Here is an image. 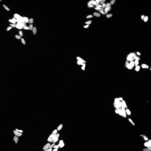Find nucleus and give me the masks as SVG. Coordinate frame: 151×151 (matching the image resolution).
Returning a JSON list of instances; mask_svg holds the SVG:
<instances>
[{
    "mask_svg": "<svg viewBox=\"0 0 151 151\" xmlns=\"http://www.w3.org/2000/svg\"><path fill=\"white\" fill-rule=\"evenodd\" d=\"M47 81L55 87H61L69 83L65 69L53 68L48 74Z\"/></svg>",
    "mask_w": 151,
    "mask_h": 151,
    "instance_id": "1",
    "label": "nucleus"
},
{
    "mask_svg": "<svg viewBox=\"0 0 151 151\" xmlns=\"http://www.w3.org/2000/svg\"><path fill=\"white\" fill-rule=\"evenodd\" d=\"M72 63L70 53L60 49L56 54L50 58V65L53 68L65 69L68 65Z\"/></svg>",
    "mask_w": 151,
    "mask_h": 151,
    "instance_id": "2",
    "label": "nucleus"
},
{
    "mask_svg": "<svg viewBox=\"0 0 151 151\" xmlns=\"http://www.w3.org/2000/svg\"><path fill=\"white\" fill-rule=\"evenodd\" d=\"M98 95L100 101L103 103H106L108 101L110 94V88L107 81H102L99 84Z\"/></svg>",
    "mask_w": 151,
    "mask_h": 151,
    "instance_id": "3",
    "label": "nucleus"
},
{
    "mask_svg": "<svg viewBox=\"0 0 151 151\" xmlns=\"http://www.w3.org/2000/svg\"><path fill=\"white\" fill-rule=\"evenodd\" d=\"M27 64L30 66L35 68L41 72H46L47 64L40 58L32 57L27 60Z\"/></svg>",
    "mask_w": 151,
    "mask_h": 151,
    "instance_id": "4",
    "label": "nucleus"
},
{
    "mask_svg": "<svg viewBox=\"0 0 151 151\" xmlns=\"http://www.w3.org/2000/svg\"><path fill=\"white\" fill-rule=\"evenodd\" d=\"M72 63L76 68H82L86 65V59L84 55L78 51L70 53Z\"/></svg>",
    "mask_w": 151,
    "mask_h": 151,
    "instance_id": "5",
    "label": "nucleus"
},
{
    "mask_svg": "<svg viewBox=\"0 0 151 151\" xmlns=\"http://www.w3.org/2000/svg\"><path fill=\"white\" fill-rule=\"evenodd\" d=\"M42 49L43 52L50 57L53 56L59 51L60 48L57 44L50 41H45L42 44Z\"/></svg>",
    "mask_w": 151,
    "mask_h": 151,
    "instance_id": "6",
    "label": "nucleus"
},
{
    "mask_svg": "<svg viewBox=\"0 0 151 151\" xmlns=\"http://www.w3.org/2000/svg\"><path fill=\"white\" fill-rule=\"evenodd\" d=\"M85 81L86 88L91 91H95L99 87V77L97 73H90Z\"/></svg>",
    "mask_w": 151,
    "mask_h": 151,
    "instance_id": "7",
    "label": "nucleus"
},
{
    "mask_svg": "<svg viewBox=\"0 0 151 151\" xmlns=\"http://www.w3.org/2000/svg\"><path fill=\"white\" fill-rule=\"evenodd\" d=\"M100 59L98 55H94L86 60V67L88 70H95L98 69L100 66Z\"/></svg>",
    "mask_w": 151,
    "mask_h": 151,
    "instance_id": "8",
    "label": "nucleus"
},
{
    "mask_svg": "<svg viewBox=\"0 0 151 151\" xmlns=\"http://www.w3.org/2000/svg\"><path fill=\"white\" fill-rule=\"evenodd\" d=\"M9 18L14 24L20 30L22 31L23 32H27L29 30V28L20 19H19L18 17L14 14H11L9 15Z\"/></svg>",
    "mask_w": 151,
    "mask_h": 151,
    "instance_id": "9",
    "label": "nucleus"
},
{
    "mask_svg": "<svg viewBox=\"0 0 151 151\" xmlns=\"http://www.w3.org/2000/svg\"><path fill=\"white\" fill-rule=\"evenodd\" d=\"M45 111L50 116L54 118L60 117L63 113L62 108L52 105H47L46 106Z\"/></svg>",
    "mask_w": 151,
    "mask_h": 151,
    "instance_id": "10",
    "label": "nucleus"
},
{
    "mask_svg": "<svg viewBox=\"0 0 151 151\" xmlns=\"http://www.w3.org/2000/svg\"><path fill=\"white\" fill-rule=\"evenodd\" d=\"M65 70L69 82L78 78L76 68L72 63L65 67Z\"/></svg>",
    "mask_w": 151,
    "mask_h": 151,
    "instance_id": "11",
    "label": "nucleus"
},
{
    "mask_svg": "<svg viewBox=\"0 0 151 151\" xmlns=\"http://www.w3.org/2000/svg\"><path fill=\"white\" fill-rule=\"evenodd\" d=\"M29 76L35 81L39 82H43L47 81L48 74L46 72H36L32 71L30 72Z\"/></svg>",
    "mask_w": 151,
    "mask_h": 151,
    "instance_id": "12",
    "label": "nucleus"
},
{
    "mask_svg": "<svg viewBox=\"0 0 151 151\" xmlns=\"http://www.w3.org/2000/svg\"><path fill=\"white\" fill-rule=\"evenodd\" d=\"M63 121L68 131L72 134L75 133L76 131V126L71 117L66 115L63 118Z\"/></svg>",
    "mask_w": 151,
    "mask_h": 151,
    "instance_id": "13",
    "label": "nucleus"
},
{
    "mask_svg": "<svg viewBox=\"0 0 151 151\" xmlns=\"http://www.w3.org/2000/svg\"><path fill=\"white\" fill-rule=\"evenodd\" d=\"M68 84L71 87L76 89H84L86 88L85 81H84L79 77L75 80L70 81Z\"/></svg>",
    "mask_w": 151,
    "mask_h": 151,
    "instance_id": "14",
    "label": "nucleus"
},
{
    "mask_svg": "<svg viewBox=\"0 0 151 151\" xmlns=\"http://www.w3.org/2000/svg\"><path fill=\"white\" fill-rule=\"evenodd\" d=\"M57 99L60 105L64 109L68 108V103L67 96L64 92H60L57 95Z\"/></svg>",
    "mask_w": 151,
    "mask_h": 151,
    "instance_id": "15",
    "label": "nucleus"
},
{
    "mask_svg": "<svg viewBox=\"0 0 151 151\" xmlns=\"http://www.w3.org/2000/svg\"><path fill=\"white\" fill-rule=\"evenodd\" d=\"M35 82L33 80H26L23 82L20 87V91L24 93L27 92L33 86L35 85Z\"/></svg>",
    "mask_w": 151,
    "mask_h": 151,
    "instance_id": "16",
    "label": "nucleus"
},
{
    "mask_svg": "<svg viewBox=\"0 0 151 151\" xmlns=\"http://www.w3.org/2000/svg\"><path fill=\"white\" fill-rule=\"evenodd\" d=\"M38 57L40 58L45 62L46 63L47 65H48H48H50V58H48L47 57L46 54L44 52H40L38 53Z\"/></svg>",
    "mask_w": 151,
    "mask_h": 151,
    "instance_id": "17",
    "label": "nucleus"
},
{
    "mask_svg": "<svg viewBox=\"0 0 151 151\" xmlns=\"http://www.w3.org/2000/svg\"><path fill=\"white\" fill-rule=\"evenodd\" d=\"M5 2V1H3V0H0V4H3Z\"/></svg>",
    "mask_w": 151,
    "mask_h": 151,
    "instance_id": "18",
    "label": "nucleus"
}]
</instances>
